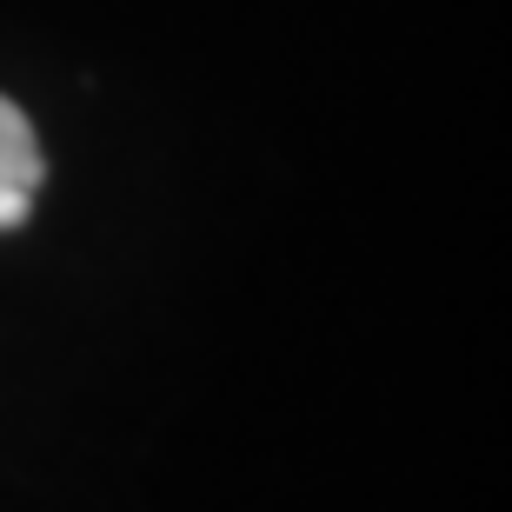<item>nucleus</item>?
<instances>
[{
	"mask_svg": "<svg viewBox=\"0 0 512 512\" xmlns=\"http://www.w3.org/2000/svg\"><path fill=\"white\" fill-rule=\"evenodd\" d=\"M34 180H40V140L14 100H0V193H34Z\"/></svg>",
	"mask_w": 512,
	"mask_h": 512,
	"instance_id": "f257e3e1",
	"label": "nucleus"
}]
</instances>
